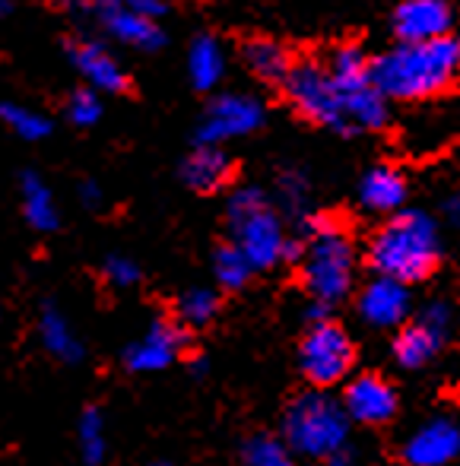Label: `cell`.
I'll use <instances>...</instances> for the list:
<instances>
[{
	"label": "cell",
	"mask_w": 460,
	"mask_h": 466,
	"mask_svg": "<svg viewBox=\"0 0 460 466\" xmlns=\"http://www.w3.org/2000/svg\"><path fill=\"white\" fill-rule=\"evenodd\" d=\"M0 121L19 137V140H45L51 134V121L42 115V111L29 108V105H19V102H4L0 105Z\"/></svg>",
	"instance_id": "d4e9b609"
},
{
	"label": "cell",
	"mask_w": 460,
	"mask_h": 466,
	"mask_svg": "<svg viewBox=\"0 0 460 466\" xmlns=\"http://www.w3.org/2000/svg\"><path fill=\"white\" fill-rule=\"evenodd\" d=\"M343 410L359 425H384L397 412V393L378 374H359L346 384Z\"/></svg>",
	"instance_id": "4fadbf2b"
},
{
	"label": "cell",
	"mask_w": 460,
	"mask_h": 466,
	"mask_svg": "<svg viewBox=\"0 0 460 466\" xmlns=\"http://www.w3.org/2000/svg\"><path fill=\"white\" fill-rule=\"evenodd\" d=\"M241 466H295V457L289 454L282 441H276L271 435H258L245 444Z\"/></svg>",
	"instance_id": "83f0119b"
},
{
	"label": "cell",
	"mask_w": 460,
	"mask_h": 466,
	"mask_svg": "<svg viewBox=\"0 0 460 466\" xmlns=\"http://www.w3.org/2000/svg\"><path fill=\"white\" fill-rule=\"evenodd\" d=\"M19 200H23V216L36 232H55L61 213H57V200L51 187L38 178L36 172H26L19 181Z\"/></svg>",
	"instance_id": "44dd1931"
},
{
	"label": "cell",
	"mask_w": 460,
	"mask_h": 466,
	"mask_svg": "<svg viewBox=\"0 0 460 466\" xmlns=\"http://www.w3.org/2000/svg\"><path fill=\"white\" fill-rule=\"evenodd\" d=\"M445 219H448L455 228H460V194L445 200Z\"/></svg>",
	"instance_id": "e575fe53"
},
{
	"label": "cell",
	"mask_w": 460,
	"mask_h": 466,
	"mask_svg": "<svg viewBox=\"0 0 460 466\" xmlns=\"http://www.w3.org/2000/svg\"><path fill=\"white\" fill-rule=\"evenodd\" d=\"M324 67L331 74L333 86H337L346 130L384 127L391 108H387V98L372 83V61L365 57V51L356 48V45H343V48L333 51Z\"/></svg>",
	"instance_id": "8992f818"
},
{
	"label": "cell",
	"mask_w": 460,
	"mask_h": 466,
	"mask_svg": "<svg viewBox=\"0 0 460 466\" xmlns=\"http://www.w3.org/2000/svg\"><path fill=\"white\" fill-rule=\"evenodd\" d=\"M67 117L77 127H92V124L102 117V98H98L96 89H89V86L77 89V93L67 98Z\"/></svg>",
	"instance_id": "f1b7e54d"
},
{
	"label": "cell",
	"mask_w": 460,
	"mask_h": 466,
	"mask_svg": "<svg viewBox=\"0 0 460 466\" xmlns=\"http://www.w3.org/2000/svg\"><path fill=\"white\" fill-rule=\"evenodd\" d=\"M188 74L200 93H210L226 76V51L213 35H200L188 48Z\"/></svg>",
	"instance_id": "ffe728a7"
},
{
	"label": "cell",
	"mask_w": 460,
	"mask_h": 466,
	"mask_svg": "<svg viewBox=\"0 0 460 466\" xmlns=\"http://www.w3.org/2000/svg\"><path fill=\"white\" fill-rule=\"evenodd\" d=\"M451 13L448 0H404L394 10V35L397 42H432V38L451 35Z\"/></svg>",
	"instance_id": "5bb4252c"
},
{
	"label": "cell",
	"mask_w": 460,
	"mask_h": 466,
	"mask_svg": "<svg viewBox=\"0 0 460 466\" xmlns=\"http://www.w3.org/2000/svg\"><path fill=\"white\" fill-rule=\"evenodd\" d=\"M77 10H83L89 19H96L102 25V32H108L115 42L128 45L137 51H156L166 35L159 29V19H149L134 13L121 0H70Z\"/></svg>",
	"instance_id": "30bf717a"
},
{
	"label": "cell",
	"mask_w": 460,
	"mask_h": 466,
	"mask_svg": "<svg viewBox=\"0 0 460 466\" xmlns=\"http://www.w3.org/2000/svg\"><path fill=\"white\" fill-rule=\"evenodd\" d=\"M282 89H286V98L292 102V108L299 111L302 117L321 124V127L350 134L343 121V108H340L337 86H333L324 64H318V61L292 64L289 76L282 80Z\"/></svg>",
	"instance_id": "52a82bcc"
},
{
	"label": "cell",
	"mask_w": 460,
	"mask_h": 466,
	"mask_svg": "<svg viewBox=\"0 0 460 466\" xmlns=\"http://www.w3.org/2000/svg\"><path fill=\"white\" fill-rule=\"evenodd\" d=\"M350 438V416L331 393H302L282 416V444L292 457L324 461L340 454Z\"/></svg>",
	"instance_id": "5b68a950"
},
{
	"label": "cell",
	"mask_w": 460,
	"mask_h": 466,
	"mask_svg": "<svg viewBox=\"0 0 460 466\" xmlns=\"http://www.w3.org/2000/svg\"><path fill=\"white\" fill-rule=\"evenodd\" d=\"M80 200L87 203V207H92V209L102 203V190H98L96 181H83V185H80Z\"/></svg>",
	"instance_id": "836d02e7"
},
{
	"label": "cell",
	"mask_w": 460,
	"mask_h": 466,
	"mask_svg": "<svg viewBox=\"0 0 460 466\" xmlns=\"http://www.w3.org/2000/svg\"><path fill=\"white\" fill-rule=\"evenodd\" d=\"M295 254H299L302 282L318 305L331 308L350 295L353 277H356V251L337 222L308 219L305 241L302 248H295L292 258Z\"/></svg>",
	"instance_id": "3957f363"
},
{
	"label": "cell",
	"mask_w": 460,
	"mask_h": 466,
	"mask_svg": "<svg viewBox=\"0 0 460 466\" xmlns=\"http://www.w3.org/2000/svg\"><path fill=\"white\" fill-rule=\"evenodd\" d=\"M229 232L232 245L248 258L254 270H271L282 258H292L295 245L289 241L286 226L276 216L264 190L241 187L229 197Z\"/></svg>",
	"instance_id": "277c9868"
},
{
	"label": "cell",
	"mask_w": 460,
	"mask_h": 466,
	"mask_svg": "<svg viewBox=\"0 0 460 466\" xmlns=\"http://www.w3.org/2000/svg\"><path fill=\"white\" fill-rule=\"evenodd\" d=\"M445 337L432 327H425L423 320H416L413 327H404L394 339V359L404 369H423L429 359H435V352L442 350Z\"/></svg>",
	"instance_id": "603a6c76"
},
{
	"label": "cell",
	"mask_w": 460,
	"mask_h": 466,
	"mask_svg": "<svg viewBox=\"0 0 460 466\" xmlns=\"http://www.w3.org/2000/svg\"><path fill=\"white\" fill-rule=\"evenodd\" d=\"M38 339H42L45 352L48 356H55L57 362L64 365H74L83 359V339L80 333L74 330V324H70L67 318H64V311H57L55 305H45L42 314H38Z\"/></svg>",
	"instance_id": "d6986e66"
},
{
	"label": "cell",
	"mask_w": 460,
	"mask_h": 466,
	"mask_svg": "<svg viewBox=\"0 0 460 466\" xmlns=\"http://www.w3.org/2000/svg\"><path fill=\"white\" fill-rule=\"evenodd\" d=\"M4 13H10V0H0V16H4Z\"/></svg>",
	"instance_id": "8d00e7d4"
},
{
	"label": "cell",
	"mask_w": 460,
	"mask_h": 466,
	"mask_svg": "<svg viewBox=\"0 0 460 466\" xmlns=\"http://www.w3.org/2000/svg\"><path fill=\"white\" fill-rule=\"evenodd\" d=\"M181 178L184 185L200 190V194H213V190L226 187L229 178H232V159L220 147H197L184 159Z\"/></svg>",
	"instance_id": "e0dca14e"
},
{
	"label": "cell",
	"mask_w": 460,
	"mask_h": 466,
	"mask_svg": "<svg viewBox=\"0 0 460 466\" xmlns=\"http://www.w3.org/2000/svg\"><path fill=\"white\" fill-rule=\"evenodd\" d=\"M460 454V429L448 419L423 425L416 435L406 441L404 457L410 466H445Z\"/></svg>",
	"instance_id": "2e32d148"
},
{
	"label": "cell",
	"mask_w": 460,
	"mask_h": 466,
	"mask_svg": "<svg viewBox=\"0 0 460 466\" xmlns=\"http://www.w3.org/2000/svg\"><path fill=\"white\" fill-rule=\"evenodd\" d=\"M302 371L312 384L333 387L350 374L353 362H356V350H353L350 333L333 320H314L312 330L305 333L299 350Z\"/></svg>",
	"instance_id": "ba28073f"
},
{
	"label": "cell",
	"mask_w": 460,
	"mask_h": 466,
	"mask_svg": "<svg viewBox=\"0 0 460 466\" xmlns=\"http://www.w3.org/2000/svg\"><path fill=\"white\" fill-rule=\"evenodd\" d=\"M67 57L74 64V70L83 76L89 89H96L98 96L102 93H121L128 86V76H124V67L102 42L96 38H74L67 45Z\"/></svg>",
	"instance_id": "7c38bea8"
},
{
	"label": "cell",
	"mask_w": 460,
	"mask_h": 466,
	"mask_svg": "<svg viewBox=\"0 0 460 466\" xmlns=\"http://www.w3.org/2000/svg\"><path fill=\"white\" fill-rule=\"evenodd\" d=\"M216 311H220V299H216L213 289L203 286L188 289L175 301V314H179L181 327H207L216 318Z\"/></svg>",
	"instance_id": "484cf974"
},
{
	"label": "cell",
	"mask_w": 460,
	"mask_h": 466,
	"mask_svg": "<svg viewBox=\"0 0 460 466\" xmlns=\"http://www.w3.org/2000/svg\"><path fill=\"white\" fill-rule=\"evenodd\" d=\"M77 444H80V457L87 466H98L108 457V425H105V416L98 410H89L80 416V425H77Z\"/></svg>",
	"instance_id": "cb8c5ba5"
},
{
	"label": "cell",
	"mask_w": 460,
	"mask_h": 466,
	"mask_svg": "<svg viewBox=\"0 0 460 466\" xmlns=\"http://www.w3.org/2000/svg\"><path fill=\"white\" fill-rule=\"evenodd\" d=\"M264 124V105L245 93H222L207 105L197 124V147H222Z\"/></svg>",
	"instance_id": "9c48e42d"
},
{
	"label": "cell",
	"mask_w": 460,
	"mask_h": 466,
	"mask_svg": "<svg viewBox=\"0 0 460 466\" xmlns=\"http://www.w3.org/2000/svg\"><path fill=\"white\" fill-rule=\"evenodd\" d=\"M184 327L172 320H153L134 343L124 350V365L134 374H153L175 365L184 352Z\"/></svg>",
	"instance_id": "8fae6325"
},
{
	"label": "cell",
	"mask_w": 460,
	"mask_h": 466,
	"mask_svg": "<svg viewBox=\"0 0 460 466\" xmlns=\"http://www.w3.org/2000/svg\"><path fill=\"white\" fill-rule=\"evenodd\" d=\"M359 200L368 213H397L406 200V178L394 166H374L359 185Z\"/></svg>",
	"instance_id": "ac0fdd59"
},
{
	"label": "cell",
	"mask_w": 460,
	"mask_h": 466,
	"mask_svg": "<svg viewBox=\"0 0 460 466\" xmlns=\"http://www.w3.org/2000/svg\"><path fill=\"white\" fill-rule=\"evenodd\" d=\"M318 466H353L350 463V457L343 454V451H340V454H331V457H324V461H314Z\"/></svg>",
	"instance_id": "d590c367"
},
{
	"label": "cell",
	"mask_w": 460,
	"mask_h": 466,
	"mask_svg": "<svg viewBox=\"0 0 460 466\" xmlns=\"http://www.w3.org/2000/svg\"><path fill=\"white\" fill-rule=\"evenodd\" d=\"M149 466H169V463H149Z\"/></svg>",
	"instance_id": "74e56055"
},
{
	"label": "cell",
	"mask_w": 460,
	"mask_h": 466,
	"mask_svg": "<svg viewBox=\"0 0 460 466\" xmlns=\"http://www.w3.org/2000/svg\"><path fill=\"white\" fill-rule=\"evenodd\" d=\"M241 57H245V67L251 70L258 80L273 83V86H282V80H286L289 70H292L289 51L282 48L280 42H273V38H251V42H245Z\"/></svg>",
	"instance_id": "7402d4cb"
},
{
	"label": "cell",
	"mask_w": 460,
	"mask_h": 466,
	"mask_svg": "<svg viewBox=\"0 0 460 466\" xmlns=\"http://www.w3.org/2000/svg\"><path fill=\"white\" fill-rule=\"evenodd\" d=\"M305 194H308V181L302 178L299 172L280 175V197L289 203V207H299V203L305 200Z\"/></svg>",
	"instance_id": "1f68e13d"
},
{
	"label": "cell",
	"mask_w": 460,
	"mask_h": 466,
	"mask_svg": "<svg viewBox=\"0 0 460 466\" xmlns=\"http://www.w3.org/2000/svg\"><path fill=\"white\" fill-rule=\"evenodd\" d=\"M102 273L115 289H130L137 279H140V267H137L130 258H124V254H111V258L105 260Z\"/></svg>",
	"instance_id": "f546056e"
},
{
	"label": "cell",
	"mask_w": 460,
	"mask_h": 466,
	"mask_svg": "<svg viewBox=\"0 0 460 466\" xmlns=\"http://www.w3.org/2000/svg\"><path fill=\"white\" fill-rule=\"evenodd\" d=\"M460 76V38L442 35L432 42H397L372 61V83L391 102H419L451 86Z\"/></svg>",
	"instance_id": "6da1fadb"
},
{
	"label": "cell",
	"mask_w": 460,
	"mask_h": 466,
	"mask_svg": "<svg viewBox=\"0 0 460 466\" xmlns=\"http://www.w3.org/2000/svg\"><path fill=\"white\" fill-rule=\"evenodd\" d=\"M419 320H423L425 327H432V330H438L442 337H448L455 311H451L448 301H429V305L423 308V314H419Z\"/></svg>",
	"instance_id": "4dcf8cb0"
},
{
	"label": "cell",
	"mask_w": 460,
	"mask_h": 466,
	"mask_svg": "<svg viewBox=\"0 0 460 466\" xmlns=\"http://www.w3.org/2000/svg\"><path fill=\"white\" fill-rule=\"evenodd\" d=\"M438 258H442L438 226L423 209H397L368 245V264L374 267V273L406 286L429 277L438 267Z\"/></svg>",
	"instance_id": "7a4b0ae2"
},
{
	"label": "cell",
	"mask_w": 460,
	"mask_h": 466,
	"mask_svg": "<svg viewBox=\"0 0 460 466\" xmlns=\"http://www.w3.org/2000/svg\"><path fill=\"white\" fill-rule=\"evenodd\" d=\"M121 4H128L134 13L149 16V19H159L162 13H166V0H121Z\"/></svg>",
	"instance_id": "d6a6232c"
},
{
	"label": "cell",
	"mask_w": 460,
	"mask_h": 466,
	"mask_svg": "<svg viewBox=\"0 0 460 466\" xmlns=\"http://www.w3.org/2000/svg\"><path fill=\"white\" fill-rule=\"evenodd\" d=\"M359 314L372 327H400L410 314V286L391 277H374L359 292Z\"/></svg>",
	"instance_id": "9a60e30c"
},
{
	"label": "cell",
	"mask_w": 460,
	"mask_h": 466,
	"mask_svg": "<svg viewBox=\"0 0 460 466\" xmlns=\"http://www.w3.org/2000/svg\"><path fill=\"white\" fill-rule=\"evenodd\" d=\"M213 273H216V282H220L222 289H241L248 286V279H251L254 267L248 264V258L239 251V248L229 241V245H222L220 251H216L213 258Z\"/></svg>",
	"instance_id": "4316f807"
}]
</instances>
